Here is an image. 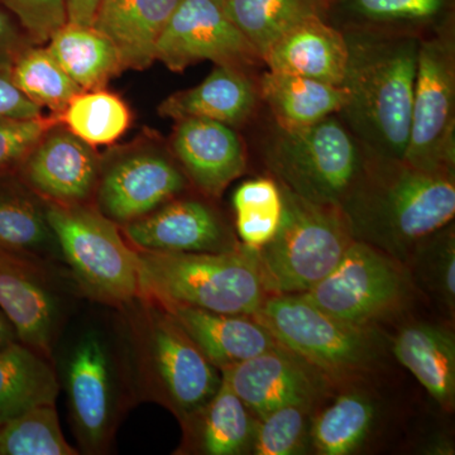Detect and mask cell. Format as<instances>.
<instances>
[{
    "mask_svg": "<svg viewBox=\"0 0 455 455\" xmlns=\"http://www.w3.org/2000/svg\"><path fill=\"white\" fill-rule=\"evenodd\" d=\"M340 209L355 241L403 262L453 220L454 172L416 169L367 152L363 175Z\"/></svg>",
    "mask_w": 455,
    "mask_h": 455,
    "instance_id": "obj_1",
    "label": "cell"
},
{
    "mask_svg": "<svg viewBox=\"0 0 455 455\" xmlns=\"http://www.w3.org/2000/svg\"><path fill=\"white\" fill-rule=\"evenodd\" d=\"M348 92L341 121L368 154L403 160L411 119L420 40L412 35L344 33Z\"/></svg>",
    "mask_w": 455,
    "mask_h": 455,
    "instance_id": "obj_2",
    "label": "cell"
},
{
    "mask_svg": "<svg viewBox=\"0 0 455 455\" xmlns=\"http://www.w3.org/2000/svg\"><path fill=\"white\" fill-rule=\"evenodd\" d=\"M137 300L128 315L137 390L184 421L214 396L220 371L158 302Z\"/></svg>",
    "mask_w": 455,
    "mask_h": 455,
    "instance_id": "obj_3",
    "label": "cell"
},
{
    "mask_svg": "<svg viewBox=\"0 0 455 455\" xmlns=\"http://www.w3.org/2000/svg\"><path fill=\"white\" fill-rule=\"evenodd\" d=\"M140 296L197 309L253 316L267 298L253 251L184 253L136 250Z\"/></svg>",
    "mask_w": 455,
    "mask_h": 455,
    "instance_id": "obj_4",
    "label": "cell"
},
{
    "mask_svg": "<svg viewBox=\"0 0 455 455\" xmlns=\"http://www.w3.org/2000/svg\"><path fill=\"white\" fill-rule=\"evenodd\" d=\"M283 220L276 235L253 251L268 295H300L328 276L355 241L340 206L310 202L280 185Z\"/></svg>",
    "mask_w": 455,
    "mask_h": 455,
    "instance_id": "obj_5",
    "label": "cell"
},
{
    "mask_svg": "<svg viewBox=\"0 0 455 455\" xmlns=\"http://www.w3.org/2000/svg\"><path fill=\"white\" fill-rule=\"evenodd\" d=\"M265 158L278 184L310 202L341 206L363 175L367 151L335 114L307 127H277Z\"/></svg>",
    "mask_w": 455,
    "mask_h": 455,
    "instance_id": "obj_6",
    "label": "cell"
},
{
    "mask_svg": "<svg viewBox=\"0 0 455 455\" xmlns=\"http://www.w3.org/2000/svg\"><path fill=\"white\" fill-rule=\"evenodd\" d=\"M44 214L85 295L119 307L140 298L136 250L125 243L116 223L84 204L51 203Z\"/></svg>",
    "mask_w": 455,
    "mask_h": 455,
    "instance_id": "obj_7",
    "label": "cell"
},
{
    "mask_svg": "<svg viewBox=\"0 0 455 455\" xmlns=\"http://www.w3.org/2000/svg\"><path fill=\"white\" fill-rule=\"evenodd\" d=\"M253 317L281 347L324 376L370 370L381 353L371 326L337 319L300 295H268Z\"/></svg>",
    "mask_w": 455,
    "mask_h": 455,
    "instance_id": "obj_8",
    "label": "cell"
},
{
    "mask_svg": "<svg viewBox=\"0 0 455 455\" xmlns=\"http://www.w3.org/2000/svg\"><path fill=\"white\" fill-rule=\"evenodd\" d=\"M400 263L355 239L337 267L300 296L337 319L371 326L406 300L409 280Z\"/></svg>",
    "mask_w": 455,
    "mask_h": 455,
    "instance_id": "obj_9",
    "label": "cell"
},
{
    "mask_svg": "<svg viewBox=\"0 0 455 455\" xmlns=\"http://www.w3.org/2000/svg\"><path fill=\"white\" fill-rule=\"evenodd\" d=\"M403 163L454 172L455 51L451 35L420 41Z\"/></svg>",
    "mask_w": 455,
    "mask_h": 455,
    "instance_id": "obj_10",
    "label": "cell"
},
{
    "mask_svg": "<svg viewBox=\"0 0 455 455\" xmlns=\"http://www.w3.org/2000/svg\"><path fill=\"white\" fill-rule=\"evenodd\" d=\"M155 60L176 73L206 60L243 71L265 64L218 0H181L158 38Z\"/></svg>",
    "mask_w": 455,
    "mask_h": 455,
    "instance_id": "obj_11",
    "label": "cell"
},
{
    "mask_svg": "<svg viewBox=\"0 0 455 455\" xmlns=\"http://www.w3.org/2000/svg\"><path fill=\"white\" fill-rule=\"evenodd\" d=\"M114 379L106 340L95 331L86 333L75 344L65 376L75 434L86 453H104L112 443L118 411Z\"/></svg>",
    "mask_w": 455,
    "mask_h": 455,
    "instance_id": "obj_12",
    "label": "cell"
},
{
    "mask_svg": "<svg viewBox=\"0 0 455 455\" xmlns=\"http://www.w3.org/2000/svg\"><path fill=\"white\" fill-rule=\"evenodd\" d=\"M220 372L259 418L286 405L313 406L325 390L324 374L281 346Z\"/></svg>",
    "mask_w": 455,
    "mask_h": 455,
    "instance_id": "obj_13",
    "label": "cell"
},
{
    "mask_svg": "<svg viewBox=\"0 0 455 455\" xmlns=\"http://www.w3.org/2000/svg\"><path fill=\"white\" fill-rule=\"evenodd\" d=\"M136 250L220 253L241 247L208 205L197 200L167 202L123 229Z\"/></svg>",
    "mask_w": 455,
    "mask_h": 455,
    "instance_id": "obj_14",
    "label": "cell"
},
{
    "mask_svg": "<svg viewBox=\"0 0 455 455\" xmlns=\"http://www.w3.org/2000/svg\"><path fill=\"white\" fill-rule=\"evenodd\" d=\"M0 310L17 339L50 358L60 323L59 301L29 257L0 248Z\"/></svg>",
    "mask_w": 455,
    "mask_h": 455,
    "instance_id": "obj_15",
    "label": "cell"
},
{
    "mask_svg": "<svg viewBox=\"0 0 455 455\" xmlns=\"http://www.w3.org/2000/svg\"><path fill=\"white\" fill-rule=\"evenodd\" d=\"M185 187L181 171L163 156H131L99 180L98 203L107 218L124 226L155 212Z\"/></svg>",
    "mask_w": 455,
    "mask_h": 455,
    "instance_id": "obj_16",
    "label": "cell"
},
{
    "mask_svg": "<svg viewBox=\"0 0 455 455\" xmlns=\"http://www.w3.org/2000/svg\"><path fill=\"white\" fill-rule=\"evenodd\" d=\"M100 167L92 147L66 128H52L22 164L36 193L55 204H84L97 190Z\"/></svg>",
    "mask_w": 455,
    "mask_h": 455,
    "instance_id": "obj_17",
    "label": "cell"
},
{
    "mask_svg": "<svg viewBox=\"0 0 455 455\" xmlns=\"http://www.w3.org/2000/svg\"><path fill=\"white\" fill-rule=\"evenodd\" d=\"M176 122L172 149L188 178L205 196L220 197L247 167L241 140L229 125L211 119Z\"/></svg>",
    "mask_w": 455,
    "mask_h": 455,
    "instance_id": "obj_18",
    "label": "cell"
},
{
    "mask_svg": "<svg viewBox=\"0 0 455 455\" xmlns=\"http://www.w3.org/2000/svg\"><path fill=\"white\" fill-rule=\"evenodd\" d=\"M158 304L220 371L280 347L253 316L214 313L173 302Z\"/></svg>",
    "mask_w": 455,
    "mask_h": 455,
    "instance_id": "obj_19",
    "label": "cell"
},
{
    "mask_svg": "<svg viewBox=\"0 0 455 455\" xmlns=\"http://www.w3.org/2000/svg\"><path fill=\"white\" fill-rule=\"evenodd\" d=\"M263 62L274 73L340 86L348 64V44L346 35L329 25L326 18L313 17L277 38Z\"/></svg>",
    "mask_w": 455,
    "mask_h": 455,
    "instance_id": "obj_20",
    "label": "cell"
},
{
    "mask_svg": "<svg viewBox=\"0 0 455 455\" xmlns=\"http://www.w3.org/2000/svg\"><path fill=\"white\" fill-rule=\"evenodd\" d=\"M181 0H101L94 28L109 38L124 70H145Z\"/></svg>",
    "mask_w": 455,
    "mask_h": 455,
    "instance_id": "obj_21",
    "label": "cell"
},
{
    "mask_svg": "<svg viewBox=\"0 0 455 455\" xmlns=\"http://www.w3.org/2000/svg\"><path fill=\"white\" fill-rule=\"evenodd\" d=\"M220 388L200 409L181 421L182 453L238 455L251 451L256 421L221 373Z\"/></svg>",
    "mask_w": 455,
    "mask_h": 455,
    "instance_id": "obj_22",
    "label": "cell"
},
{
    "mask_svg": "<svg viewBox=\"0 0 455 455\" xmlns=\"http://www.w3.org/2000/svg\"><path fill=\"white\" fill-rule=\"evenodd\" d=\"M257 92L245 71L217 65L196 88L175 92L161 104V116L167 118H204L239 125L254 112Z\"/></svg>",
    "mask_w": 455,
    "mask_h": 455,
    "instance_id": "obj_23",
    "label": "cell"
},
{
    "mask_svg": "<svg viewBox=\"0 0 455 455\" xmlns=\"http://www.w3.org/2000/svg\"><path fill=\"white\" fill-rule=\"evenodd\" d=\"M392 350L443 409H454L455 339L451 331L424 323L409 325L398 331Z\"/></svg>",
    "mask_w": 455,
    "mask_h": 455,
    "instance_id": "obj_24",
    "label": "cell"
},
{
    "mask_svg": "<svg viewBox=\"0 0 455 455\" xmlns=\"http://www.w3.org/2000/svg\"><path fill=\"white\" fill-rule=\"evenodd\" d=\"M259 92L274 114L277 127L284 130L307 127L339 114L348 100L343 85L269 70L260 80Z\"/></svg>",
    "mask_w": 455,
    "mask_h": 455,
    "instance_id": "obj_25",
    "label": "cell"
},
{
    "mask_svg": "<svg viewBox=\"0 0 455 455\" xmlns=\"http://www.w3.org/2000/svg\"><path fill=\"white\" fill-rule=\"evenodd\" d=\"M59 391L50 358L18 340L0 348V425L32 407L55 405Z\"/></svg>",
    "mask_w": 455,
    "mask_h": 455,
    "instance_id": "obj_26",
    "label": "cell"
},
{
    "mask_svg": "<svg viewBox=\"0 0 455 455\" xmlns=\"http://www.w3.org/2000/svg\"><path fill=\"white\" fill-rule=\"evenodd\" d=\"M47 50L83 92L106 88L124 70L112 41L92 26L66 23Z\"/></svg>",
    "mask_w": 455,
    "mask_h": 455,
    "instance_id": "obj_27",
    "label": "cell"
},
{
    "mask_svg": "<svg viewBox=\"0 0 455 455\" xmlns=\"http://www.w3.org/2000/svg\"><path fill=\"white\" fill-rule=\"evenodd\" d=\"M331 0H226L223 9L247 40L265 56L292 27L313 17L328 20Z\"/></svg>",
    "mask_w": 455,
    "mask_h": 455,
    "instance_id": "obj_28",
    "label": "cell"
},
{
    "mask_svg": "<svg viewBox=\"0 0 455 455\" xmlns=\"http://www.w3.org/2000/svg\"><path fill=\"white\" fill-rule=\"evenodd\" d=\"M376 419L372 400L359 392H346L317 415L310 439L317 453L348 455L362 447Z\"/></svg>",
    "mask_w": 455,
    "mask_h": 455,
    "instance_id": "obj_29",
    "label": "cell"
},
{
    "mask_svg": "<svg viewBox=\"0 0 455 455\" xmlns=\"http://www.w3.org/2000/svg\"><path fill=\"white\" fill-rule=\"evenodd\" d=\"M12 82L29 100L61 116L75 95L83 90L65 73L49 50L23 47L8 62Z\"/></svg>",
    "mask_w": 455,
    "mask_h": 455,
    "instance_id": "obj_30",
    "label": "cell"
},
{
    "mask_svg": "<svg viewBox=\"0 0 455 455\" xmlns=\"http://www.w3.org/2000/svg\"><path fill=\"white\" fill-rule=\"evenodd\" d=\"M60 122L89 146L112 145L130 128L132 114L125 101L106 89L75 95Z\"/></svg>",
    "mask_w": 455,
    "mask_h": 455,
    "instance_id": "obj_31",
    "label": "cell"
},
{
    "mask_svg": "<svg viewBox=\"0 0 455 455\" xmlns=\"http://www.w3.org/2000/svg\"><path fill=\"white\" fill-rule=\"evenodd\" d=\"M235 226L242 245L259 251L276 235L283 220V191L269 178L248 180L233 196Z\"/></svg>",
    "mask_w": 455,
    "mask_h": 455,
    "instance_id": "obj_32",
    "label": "cell"
},
{
    "mask_svg": "<svg viewBox=\"0 0 455 455\" xmlns=\"http://www.w3.org/2000/svg\"><path fill=\"white\" fill-rule=\"evenodd\" d=\"M66 442L55 405L32 407L0 425V455H75Z\"/></svg>",
    "mask_w": 455,
    "mask_h": 455,
    "instance_id": "obj_33",
    "label": "cell"
},
{
    "mask_svg": "<svg viewBox=\"0 0 455 455\" xmlns=\"http://www.w3.org/2000/svg\"><path fill=\"white\" fill-rule=\"evenodd\" d=\"M55 235L42 212L20 193H0V248L22 256L46 250Z\"/></svg>",
    "mask_w": 455,
    "mask_h": 455,
    "instance_id": "obj_34",
    "label": "cell"
},
{
    "mask_svg": "<svg viewBox=\"0 0 455 455\" xmlns=\"http://www.w3.org/2000/svg\"><path fill=\"white\" fill-rule=\"evenodd\" d=\"M307 405H286L259 418L254 424L253 454L292 455L304 451L309 435V410Z\"/></svg>",
    "mask_w": 455,
    "mask_h": 455,
    "instance_id": "obj_35",
    "label": "cell"
},
{
    "mask_svg": "<svg viewBox=\"0 0 455 455\" xmlns=\"http://www.w3.org/2000/svg\"><path fill=\"white\" fill-rule=\"evenodd\" d=\"M411 259L419 276L449 310L455 305V239L453 227H444L419 245Z\"/></svg>",
    "mask_w": 455,
    "mask_h": 455,
    "instance_id": "obj_36",
    "label": "cell"
},
{
    "mask_svg": "<svg viewBox=\"0 0 455 455\" xmlns=\"http://www.w3.org/2000/svg\"><path fill=\"white\" fill-rule=\"evenodd\" d=\"M353 16L374 23H430L439 20L449 0H341Z\"/></svg>",
    "mask_w": 455,
    "mask_h": 455,
    "instance_id": "obj_37",
    "label": "cell"
},
{
    "mask_svg": "<svg viewBox=\"0 0 455 455\" xmlns=\"http://www.w3.org/2000/svg\"><path fill=\"white\" fill-rule=\"evenodd\" d=\"M60 123V116L0 119V173L27 160L35 147Z\"/></svg>",
    "mask_w": 455,
    "mask_h": 455,
    "instance_id": "obj_38",
    "label": "cell"
},
{
    "mask_svg": "<svg viewBox=\"0 0 455 455\" xmlns=\"http://www.w3.org/2000/svg\"><path fill=\"white\" fill-rule=\"evenodd\" d=\"M33 44H49L68 22L66 0H0Z\"/></svg>",
    "mask_w": 455,
    "mask_h": 455,
    "instance_id": "obj_39",
    "label": "cell"
},
{
    "mask_svg": "<svg viewBox=\"0 0 455 455\" xmlns=\"http://www.w3.org/2000/svg\"><path fill=\"white\" fill-rule=\"evenodd\" d=\"M42 116V108L33 103L12 82L7 64L0 66V119L36 118Z\"/></svg>",
    "mask_w": 455,
    "mask_h": 455,
    "instance_id": "obj_40",
    "label": "cell"
},
{
    "mask_svg": "<svg viewBox=\"0 0 455 455\" xmlns=\"http://www.w3.org/2000/svg\"><path fill=\"white\" fill-rule=\"evenodd\" d=\"M16 18L0 4V57L11 60L23 49L22 36L18 31Z\"/></svg>",
    "mask_w": 455,
    "mask_h": 455,
    "instance_id": "obj_41",
    "label": "cell"
},
{
    "mask_svg": "<svg viewBox=\"0 0 455 455\" xmlns=\"http://www.w3.org/2000/svg\"><path fill=\"white\" fill-rule=\"evenodd\" d=\"M100 4L101 0H66L68 22L92 27Z\"/></svg>",
    "mask_w": 455,
    "mask_h": 455,
    "instance_id": "obj_42",
    "label": "cell"
},
{
    "mask_svg": "<svg viewBox=\"0 0 455 455\" xmlns=\"http://www.w3.org/2000/svg\"><path fill=\"white\" fill-rule=\"evenodd\" d=\"M17 340V334L13 325L11 324L7 316L0 310V348Z\"/></svg>",
    "mask_w": 455,
    "mask_h": 455,
    "instance_id": "obj_43",
    "label": "cell"
},
{
    "mask_svg": "<svg viewBox=\"0 0 455 455\" xmlns=\"http://www.w3.org/2000/svg\"><path fill=\"white\" fill-rule=\"evenodd\" d=\"M218 2H220V4H223V3L226 2V0H218Z\"/></svg>",
    "mask_w": 455,
    "mask_h": 455,
    "instance_id": "obj_44",
    "label": "cell"
}]
</instances>
